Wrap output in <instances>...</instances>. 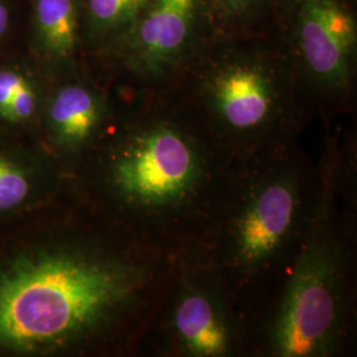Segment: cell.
<instances>
[{"label":"cell","instance_id":"6da1fadb","mask_svg":"<svg viewBox=\"0 0 357 357\" xmlns=\"http://www.w3.org/2000/svg\"><path fill=\"white\" fill-rule=\"evenodd\" d=\"M178 268L66 191L0 227V357L128 355Z\"/></svg>","mask_w":357,"mask_h":357},{"label":"cell","instance_id":"7a4b0ae2","mask_svg":"<svg viewBox=\"0 0 357 357\" xmlns=\"http://www.w3.org/2000/svg\"><path fill=\"white\" fill-rule=\"evenodd\" d=\"M236 163L174 91L135 94L69 168L68 193L135 240L181 258Z\"/></svg>","mask_w":357,"mask_h":357},{"label":"cell","instance_id":"3957f363","mask_svg":"<svg viewBox=\"0 0 357 357\" xmlns=\"http://www.w3.org/2000/svg\"><path fill=\"white\" fill-rule=\"evenodd\" d=\"M312 192L296 142L237 162L215 213L181 255V265L216 282L237 308L253 306L293 262Z\"/></svg>","mask_w":357,"mask_h":357},{"label":"cell","instance_id":"277c9868","mask_svg":"<svg viewBox=\"0 0 357 357\" xmlns=\"http://www.w3.org/2000/svg\"><path fill=\"white\" fill-rule=\"evenodd\" d=\"M174 91L236 162L298 141L307 115L277 31L215 29Z\"/></svg>","mask_w":357,"mask_h":357},{"label":"cell","instance_id":"5b68a950","mask_svg":"<svg viewBox=\"0 0 357 357\" xmlns=\"http://www.w3.org/2000/svg\"><path fill=\"white\" fill-rule=\"evenodd\" d=\"M317 185L306 230L268 323L266 351L273 356H332L344 340L348 253L337 217L342 166L331 144Z\"/></svg>","mask_w":357,"mask_h":357},{"label":"cell","instance_id":"8992f818","mask_svg":"<svg viewBox=\"0 0 357 357\" xmlns=\"http://www.w3.org/2000/svg\"><path fill=\"white\" fill-rule=\"evenodd\" d=\"M271 26L293 64L301 102L310 113L351 109L357 75L355 0H281Z\"/></svg>","mask_w":357,"mask_h":357},{"label":"cell","instance_id":"52a82bcc","mask_svg":"<svg viewBox=\"0 0 357 357\" xmlns=\"http://www.w3.org/2000/svg\"><path fill=\"white\" fill-rule=\"evenodd\" d=\"M215 29L208 0H150L128 32L89 66L135 94L169 91Z\"/></svg>","mask_w":357,"mask_h":357},{"label":"cell","instance_id":"ba28073f","mask_svg":"<svg viewBox=\"0 0 357 357\" xmlns=\"http://www.w3.org/2000/svg\"><path fill=\"white\" fill-rule=\"evenodd\" d=\"M158 315L175 352L188 357H228L240 351V311L216 282L180 262Z\"/></svg>","mask_w":357,"mask_h":357},{"label":"cell","instance_id":"9c48e42d","mask_svg":"<svg viewBox=\"0 0 357 357\" xmlns=\"http://www.w3.org/2000/svg\"><path fill=\"white\" fill-rule=\"evenodd\" d=\"M116 109L107 82L89 65L52 78L40 118V139L66 175L110 126Z\"/></svg>","mask_w":357,"mask_h":357},{"label":"cell","instance_id":"30bf717a","mask_svg":"<svg viewBox=\"0 0 357 357\" xmlns=\"http://www.w3.org/2000/svg\"><path fill=\"white\" fill-rule=\"evenodd\" d=\"M66 191L64 166L41 142L0 137V227Z\"/></svg>","mask_w":357,"mask_h":357},{"label":"cell","instance_id":"8fae6325","mask_svg":"<svg viewBox=\"0 0 357 357\" xmlns=\"http://www.w3.org/2000/svg\"><path fill=\"white\" fill-rule=\"evenodd\" d=\"M28 56L51 79L88 66L81 0H31Z\"/></svg>","mask_w":357,"mask_h":357},{"label":"cell","instance_id":"7c38bea8","mask_svg":"<svg viewBox=\"0 0 357 357\" xmlns=\"http://www.w3.org/2000/svg\"><path fill=\"white\" fill-rule=\"evenodd\" d=\"M50 82L28 53L0 57V137L41 142L40 118Z\"/></svg>","mask_w":357,"mask_h":357},{"label":"cell","instance_id":"4fadbf2b","mask_svg":"<svg viewBox=\"0 0 357 357\" xmlns=\"http://www.w3.org/2000/svg\"><path fill=\"white\" fill-rule=\"evenodd\" d=\"M150 0H81L88 65L135 23Z\"/></svg>","mask_w":357,"mask_h":357},{"label":"cell","instance_id":"5bb4252c","mask_svg":"<svg viewBox=\"0 0 357 357\" xmlns=\"http://www.w3.org/2000/svg\"><path fill=\"white\" fill-rule=\"evenodd\" d=\"M217 31L246 33L268 29L281 0H208Z\"/></svg>","mask_w":357,"mask_h":357},{"label":"cell","instance_id":"9a60e30c","mask_svg":"<svg viewBox=\"0 0 357 357\" xmlns=\"http://www.w3.org/2000/svg\"><path fill=\"white\" fill-rule=\"evenodd\" d=\"M13 10L7 0H0V45L11 36L13 28Z\"/></svg>","mask_w":357,"mask_h":357}]
</instances>
